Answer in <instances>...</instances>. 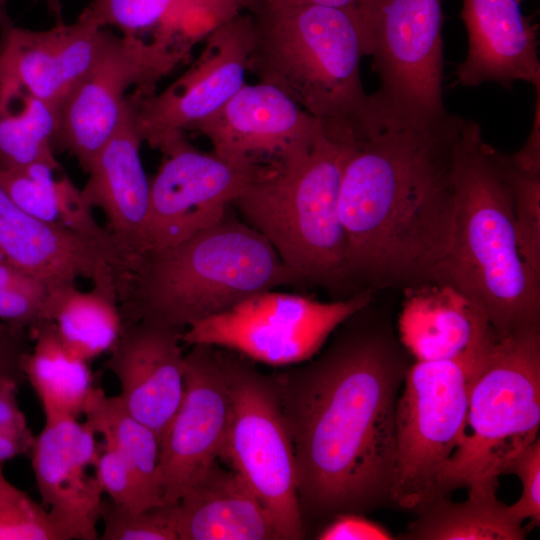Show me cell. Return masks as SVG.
Returning <instances> with one entry per match:
<instances>
[{
    "mask_svg": "<svg viewBox=\"0 0 540 540\" xmlns=\"http://www.w3.org/2000/svg\"><path fill=\"white\" fill-rule=\"evenodd\" d=\"M398 327L416 361L456 358L495 333L477 306L443 283L405 289Z\"/></svg>",
    "mask_w": 540,
    "mask_h": 540,
    "instance_id": "cell-24",
    "label": "cell"
},
{
    "mask_svg": "<svg viewBox=\"0 0 540 540\" xmlns=\"http://www.w3.org/2000/svg\"><path fill=\"white\" fill-rule=\"evenodd\" d=\"M85 421L69 416L45 417L30 452L42 503L64 540H96L103 491L89 468L99 445Z\"/></svg>",
    "mask_w": 540,
    "mask_h": 540,
    "instance_id": "cell-18",
    "label": "cell"
},
{
    "mask_svg": "<svg viewBox=\"0 0 540 540\" xmlns=\"http://www.w3.org/2000/svg\"><path fill=\"white\" fill-rule=\"evenodd\" d=\"M179 540L277 539L270 514L234 469L216 462L176 503Z\"/></svg>",
    "mask_w": 540,
    "mask_h": 540,
    "instance_id": "cell-23",
    "label": "cell"
},
{
    "mask_svg": "<svg viewBox=\"0 0 540 540\" xmlns=\"http://www.w3.org/2000/svg\"><path fill=\"white\" fill-rule=\"evenodd\" d=\"M0 259L42 281L48 289L86 279L118 299L128 272L110 249L67 228L31 216L0 186Z\"/></svg>",
    "mask_w": 540,
    "mask_h": 540,
    "instance_id": "cell-19",
    "label": "cell"
},
{
    "mask_svg": "<svg viewBox=\"0 0 540 540\" xmlns=\"http://www.w3.org/2000/svg\"><path fill=\"white\" fill-rule=\"evenodd\" d=\"M27 332L11 330L0 336V376L24 380L21 370L22 357L27 350Z\"/></svg>",
    "mask_w": 540,
    "mask_h": 540,
    "instance_id": "cell-40",
    "label": "cell"
},
{
    "mask_svg": "<svg viewBox=\"0 0 540 540\" xmlns=\"http://www.w3.org/2000/svg\"><path fill=\"white\" fill-rule=\"evenodd\" d=\"M184 361L183 398L160 439V481L165 503L170 504L222 458L231 417L218 347L191 345Z\"/></svg>",
    "mask_w": 540,
    "mask_h": 540,
    "instance_id": "cell-15",
    "label": "cell"
},
{
    "mask_svg": "<svg viewBox=\"0 0 540 540\" xmlns=\"http://www.w3.org/2000/svg\"><path fill=\"white\" fill-rule=\"evenodd\" d=\"M319 540H390L393 535L381 525L358 513H344L323 528Z\"/></svg>",
    "mask_w": 540,
    "mask_h": 540,
    "instance_id": "cell-39",
    "label": "cell"
},
{
    "mask_svg": "<svg viewBox=\"0 0 540 540\" xmlns=\"http://www.w3.org/2000/svg\"><path fill=\"white\" fill-rule=\"evenodd\" d=\"M44 320L71 353L87 362L110 352L124 323L114 292L95 286L82 291L76 284L49 289Z\"/></svg>",
    "mask_w": 540,
    "mask_h": 540,
    "instance_id": "cell-28",
    "label": "cell"
},
{
    "mask_svg": "<svg viewBox=\"0 0 540 540\" xmlns=\"http://www.w3.org/2000/svg\"><path fill=\"white\" fill-rule=\"evenodd\" d=\"M437 283L468 298L499 337L540 328V277L519 249L500 151L473 120H464L456 145L453 216Z\"/></svg>",
    "mask_w": 540,
    "mask_h": 540,
    "instance_id": "cell-3",
    "label": "cell"
},
{
    "mask_svg": "<svg viewBox=\"0 0 540 540\" xmlns=\"http://www.w3.org/2000/svg\"><path fill=\"white\" fill-rule=\"evenodd\" d=\"M37 2H42L47 7L48 11L57 19V21L62 19V0H35Z\"/></svg>",
    "mask_w": 540,
    "mask_h": 540,
    "instance_id": "cell-42",
    "label": "cell"
},
{
    "mask_svg": "<svg viewBox=\"0 0 540 540\" xmlns=\"http://www.w3.org/2000/svg\"><path fill=\"white\" fill-rule=\"evenodd\" d=\"M184 330L139 319L124 321L105 363L120 384L126 410L161 439L184 394Z\"/></svg>",
    "mask_w": 540,
    "mask_h": 540,
    "instance_id": "cell-20",
    "label": "cell"
},
{
    "mask_svg": "<svg viewBox=\"0 0 540 540\" xmlns=\"http://www.w3.org/2000/svg\"><path fill=\"white\" fill-rule=\"evenodd\" d=\"M467 427L441 472L440 497L498 484L509 461L538 438L540 328L496 338L469 382Z\"/></svg>",
    "mask_w": 540,
    "mask_h": 540,
    "instance_id": "cell-7",
    "label": "cell"
},
{
    "mask_svg": "<svg viewBox=\"0 0 540 540\" xmlns=\"http://www.w3.org/2000/svg\"><path fill=\"white\" fill-rule=\"evenodd\" d=\"M366 307L320 356L272 377L303 519L392 504L396 404L408 367L391 331L369 322Z\"/></svg>",
    "mask_w": 540,
    "mask_h": 540,
    "instance_id": "cell-1",
    "label": "cell"
},
{
    "mask_svg": "<svg viewBox=\"0 0 540 540\" xmlns=\"http://www.w3.org/2000/svg\"><path fill=\"white\" fill-rule=\"evenodd\" d=\"M142 138L135 121V94L128 95L119 127L93 158L81 190L92 209H100L111 240L128 273L147 250L150 180L140 155Z\"/></svg>",
    "mask_w": 540,
    "mask_h": 540,
    "instance_id": "cell-21",
    "label": "cell"
},
{
    "mask_svg": "<svg viewBox=\"0 0 540 540\" xmlns=\"http://www.w3.org/2000/svg\"><path fill=\"white\" fill-rule=\"evenodd\" d=\"M55 170L43 163L18 169L0 168V186L31 216L82 235L92 233L97 226L93 209L68 178H55Z\"/></svg>",
    "mask_w": 540,
    "mask_h": 540,
    "instance_id": "cell-29",
    "label": "cell"
},
{
    "mask_svg": "<svg viewBox=\"0 0 540 540\" xmlns=\"http://www.w3.org/2000/svg\"><path fill=\"white\" fill-rule=\"evenodd\" d=\"M496 338L456 358L407 368L395 413L392 504L417 512L440 497L441 472L465 436L471 376Z\"/></svg>",
    "mask_w": 540,
    "mask_h": 540,
    "instance_id": "cell-8",
    "label": "cell"
},
{
    "mask_svg": "<svg viewBox=\"0 0 540 540\" xmlns=\"http://www.w3.org/2000/svg\"><path fill=\"white\" fill-rule=\"evenodd\" d=\"M100 519L102 540H179L176 503L130 512L103 498Z\"/></svg>",
    "mask_w": 540,
    "mask_h": 540,
    "instance_id": "cell-35",
    "label": "cell"
},
{
    "mask_svg": "<svg viewBox=\"0 0 540 540\" xmlns=\"http://www.w3.org/2000/svg\"><path fill=\"white\" fill-rule=\"evenodd\" d=\"M8 2L9 0H0V24L10 19L7 10Z\"/></svg>",
    "mask_w": 540,
    "mask_h": 540,
    "instance_id": "cell-43",
    "label": "cell"
},
{
    "mask_svg": "<svg viewBox=\"0 0 540 540\" xmlns=\"http://www.w3.org/2000/svg\"><path fill=\"white\" fill-rule=\"evenodd\" d=\"M84 416L96 434L103 437L126 461L142 486L158 504H165L160 481V440L148 426L133 417L117 396L98 388Z\"/></svg>",
    "mask_w": 540,
    "mask_h": 540,
    "instance_id": "cell-30",
    "label": "cell"
},
{
    "mask_svg": "<svg viewBox=\"0 0 540 540\" xmlns=\"http://www.w3.org/2000/svg\"><path fill=\"white\" fill-rule=\"evenodd\" d=\"M20 380L0 376V462L30 454L35 435L20 408L17 394Z\"/></svg>",
    "mask_w": 540,
    "mask_h": 540,
    "instance_id": "cell-37",
    "label": "cell"
},
{
    "mask_svg": "<svg viewBox=\"0 0 540 540\" xmlns=\"http://www.w3.org/2000/svg\"><path fill=\"white\" fill-rule=\"evenodd\" d=\"M464 118L429 123L380 115L350 146L339 214L348 285L357 292L437 283L454 207V162Z\"/></svg>",
    "mask_w": 540,
    "mask_h": 540,
    "instance_id": "cell-2",
    "label": "cell"
},
{
    "mask_svg": "<svg viewBox=\"0 0 540 540\" xmlns=\"http://www.w3.org/2000/svg\"><path fill=\"white\" fill-rule=\"evenodd\" d=\"M259 174L186 139L179 143L150 180L146 251L174 245L216 223Z\"/></svg>",
    "mask_w": 540,
    "mask_h": 540,
    "instance_id": "cell-16",
    "label": "cell"
},
{
    "mask_svg": "<svg viewBox=\"0 0 540 540\" xmlns=\"http://www.w3.org/2000/svg\"><path fill=\"white\" fill-rule=\"evenodd\" d=\"M94 474L103 493L121 509L137 512L158 505L126 461L105 442L99 446Z\"/></svg>",
    "mask_w": 540,
    "mask_h": 540,
    "instance_id": "cell-36",
    "label": "cell"
},
{
    "mask_svg": "<svg viewBox=\"0 0 540 540\" xmlns=\"http://www.w3.org/2000/svg\"><path fill=\"white\" fill-rule=\"evenodd\" d=\"M366 55L379 76L370 94L387 118L428 123L446 117L442 97V0H356Z\"/></svg>",
    "mask_w": 540,
    "mask_h": 540,
    "instance_id": "cell-9",
    "label": "cell"
},
{
    "mask_svg": "<svg viewBox=\"0 0 540 540\" xmlns=\"http://www.w3.org/2000/svg\"><path fill=\"white\" fill-rule=\"evenodd\" d=\"M498 484L468 488V498L437 497L417 511L401 538L409 540H522V523L497 498Z\"/></svg>",
    "mask_w": 540,
    "mask_h": 540,
    "instance_id": "cell-27",
    "label": "cell"
},
{
    "mask_svg": "<svg viewBox=\"0 0 540 540\" xmlns=\"http://www.w3.org/2000/svg\"><path fill=\"white\" fill-rule=\"evenodd\" d=\"M468 53L456 67L457 83L495 82L510 89L517 80L540 91L538 28L516 0H462Z\"/></svg>",
    "mask_w": 540,
    "mask_h": 540,
    "instance_id": "cell-22",
    "label": "cell"
},
{
    "mask_svg": "<svg viewBox=\"0 0 540 540\" xmlns=\"http://www.w3.org/2000/svg\"><path fill=\"white\" fill-rule=\"evenodd\" d=\"M283 286L302 287L270 242L229 208L191 237L146 251L119 304L123 321L146 319L185 330Z\"/></svg>",
    "mask_w": 540,
    "mask_h": 540,
    "instance_id": "cell-5",
    "label": "cell"
},
{
    "mask_svg": "<svg viewBox=\"0 0 540 540\" xmlns=\"http://www.w3.org/2000/svg\"><path fill=\"white\" fill-rule=\"evenodd\" d=\"M48 287L0 259V322L31 332L43 319Z\"/></svg>",
    "mask_w": 540,
    "mask_h": 540,
    "instance_id": "cell-34",
    "label": "cell"
},
{
    "mask_svg": "<svg viewBox=\"0 0 540 540\" xmlns=\"http://www.w3.org/2000/svg\"><path fill=\"white\" fill-rule=\"evenodd\" d=\"M11 330H12V329H11L8 325H6V324L0 322V336H3V335H5V334H7V333L10 332Z\"/></svg>",
    "mask_w": 540,
    "mask_h": 540,
    "instance_id": "cell-44",
    "label": "cell"
},
{
    "mask_svg": "<svg viewBox=\"0 0 540 540\" xmlns=\"http://www.w3.org/2000/svg\"><path fill=\"white\" fill-rule=\"evenodd\" d=\"M273 5H299V4H316L331 7H347L354 5L356 0H256ZM255 1V2H256Z\"/></svg>",
    "mask_w": 540,
    "mask_h": 540,
    "instance_id": "cell-41",
    "label": "cell"
},
{
    "mask_svg": "<svg viewBox=\"0 0 540 540\" xmlns=\"http://www.w3.org/2000/svg\"><path fill=\"white\" fill-rule=\"evenodd\" d=\"M372 290L323 302L269 290L187 327L182 342L235 351L251 361L291 366L314 357L330 334L371 303Z\"/></svg>",
    "mask_w": 540,
    "mask_h": 540,
    "instance_id": "cell-11",
    "label": "cell"
},
{
    "mask_svg": "<svg viewBox=\"0 0 540 540\" xmlns=\"http://www.w3.org/2000/svg\"><path fill=\"white\" fill-rule=\"evenodd\" d=\"M515 474L521 481L520 498L508 508L521 523L530 519L531 526L540 524V440L539 437L513 457L505 474Z\"/></svg>",
    "mask_w": 540,
    "mask_h": 540,
    "instance_id": "cell-38",
    "label": "cell"
},
{
    "mask_svg": "<svg viewBox=\"0 0 540 540\" xmlns=\"http://www.w3.org/2000/svg\"><path fill=\"white\" fill-rule=\"evenodd\" d=\"M33 347L22 357L21 370L36 393L45 417L78 418L97 392L89 362L71 353L54 326L42 320L30 332Z\"/></svg>",
    "mask_w": 540,
    "mask_h": 540,
    "instance_id": "cell-26",
    "label": "cell"
},
{
    "mask_svg": "<svg viewBox=\"0 0 540 540\" xmlns=\"http://www.w3.org/2000/svg\"><path fill=\"white\" fill-rule=\"evenodd\" d=\"M190 130L207 137L216 155L258 173L301 157L325 134L285 93L259 81L245 84Z\"/></svg>",
    "mask_w": 540,
    "mask_h": 540,
    "instance_id": "cell-14",
    "label": "cell"
},
{
    "mask_svg": "<svg viewBox=\"0 0 540 540\" xmlns=\"http://www.w3.org/2000/svg\"><path fill=\"white\" fill-rule=\"evenodd\" d=\"M0 462V540H64L49 511L12 484Z\"/></svg>",
    "mask_w": 540,
    "mask_h": 540,
    "instance_id": "cell-33",
    "label": "cell"
},
{
    "mask_svg": "<svg viewBox=\"0 0 540 540\" xmlns=\"http://www.w3.org/2000/svg\"><path fill=\"white\" fill-rule=\"evenodd\" d=\"M500 158L513 197L521 255L540 277V170L522 167L502 152Z\"/></svg>",
    "mask_w": 540,
    "mask_h": 540,
    "instance_id": "cell-32",
    "label": "cell"
},
{
    "mask_svg": "<svg viewBox=\"0 0 540 540\" xmlns=\"http://www.w3.org/2000/svg\"><path fill=\"white\" fill-rule=\"evenodd\" d=\"M248 0H92L79 15L100 28L113 26L123 34L153 38L192 47Z\"/></svg>",
    "mask_w": 540,
    "mask_h": 540,
    "instance_id": "cell-25",
    "label": "cell"
},
{
    "mask_svg": "<svg viewBox=\"0 0 540 540\" xmlns=\"http://www.w3.org/2000/svg\"><path fill=\"white\" fill-rule=\"evenodd\" d=\"M20 99L19 111L0 113V168L18 169L43 163L58 170L53 144L60 111L29 94Z\"/></svg>",
    "mask_w": 540,
    "mask_h": 540,
    "instance_id": "cell-31",
    "label": "cell"
},
{
    "mask_svg": "<svg viewBox=\"0 0 540 540\" xmlns=\"http://www.w3.org/2000/svg\"><path fill=\"white\" fill-rule=\"evenodd\" d=\"M218 350L231 398L222 458L270 514L277 539H302L294 450L273 378L257 371L247 357Z\"/></svg>",
    "mask_w": 540,
    "mask_h": 540,
    "instance_id": "cell-10",
    "label": "cell"
},
{
    "mask_svg": "<svg viewBox=\"0 0 540 540\" xmlns=\"http://www.w3.org/2000/svg\"><path fill=\"white\" fill-rule=\"evenodd\" d=\"M252 17L241 12L207 36L199 59L160 93L135 94V121L143 142L163 155L185 140L184 131L209 117L245 84Z\"/></svg>",
    "mask_w": 540,
    "mask_h": 540,
    "instance_id": "cell-13",
    "label": "cell"
},
{
    "mask_svg": "<svg viewBox=\"0 0 540 540\" xmlns=\"http://www.w3.org/2000/svg\"><path fill=\"white\" fill-rule=\"evenodd\" d=\"M516 1L521 2L522 0H516Z\"/></svg>",
    "mask_w": 540,
    "mask_h": 540,
    "instance_id": "cell-45",
    "label": "cell"
},
{
    "mask_svg": "<svg viewBox=\"0 0 540 540\" xmlns=\"http://www.w3.org/2000/svg\"><path fill=\"white\" fill-rule=\"evenodd\" d=\"M105 28L78 17L46 30L0 26V113L29 94L59 111L94 62Z\"/></svg>",
    "mask_w": 540,
    "mask_h": 540,
    "instance_id": "cell-17",
    "label": "cell"
},
{
    "mask_svg": "<svg viewBox=\"0 0 540 540\" xmlns=\"http://www.w3.org/2000/svg\"><path fill=\"white\" fill-rule=\"evenodd\" d=\"M350 146L323 134L306 154L252 180L232 203L302 287H349L339 191Z\"/></svg>",
    "mask_w": 540,
    "mask_h": 540,
    "instance_id": "cell-6",
    "label": "cell"
},
{
    "mask_svg": "<svg viewBox=\"0 0 540 540\" xmlns=\"http://www.w3.org/2000/svg\"><path fill=\"white\" fill-rule=\"evenodd\" d=\"M190 51L166 41L117 36L106 30L91 67L63 103L54 140L86 172L122 120L128 91L155 93L157 83L188 58Z\"/></svg>",
    "mask_w": 540,
    "mask_h": 540,
    "instance_id": "cell-12",
    "label": "cell"
},
{
    "mask_svg": "<svg viewBox=\"0 0 540 540\" xmlns=\"http://www.w3.org/2000/svg\"><path fill=\"white\" fill-rule=\"evenodd\" d=\"M248 71L314 117L333 141L352 145L378 120L361 80L365 32L355 5L254 2Z\"/></svg>",
    "mask_w": 540,
    "mask_h": 540,
    "instance_id": "cell-4",
    "label": "cell"
}]
</instances>
